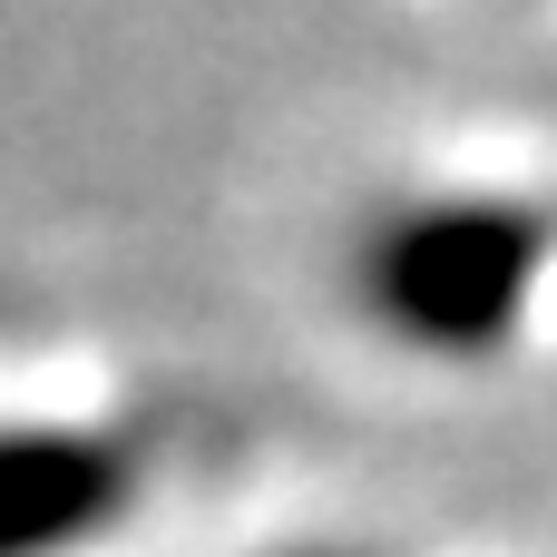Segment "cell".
<instances>
[{
	"instance_id": "obj_2",
	"label": "cell",
	"mask_w": 557,
	"mask_h": 557,
	"mask_svg": "<svg viewBox=\"0 0 557 557\" xmlns=\"http://www.w3.org/2000/svg\"><path fill=\"white\" fill-rule=\"evenodd\" d=\"M147 490L137 431L0 421V557H78Z\"/></svg>"
},
{
	"instance_id": "obj_1",
	"label": "cell",
	"mask_w": 557,
	"mask_h": 557,
	"mask_svg": "<svg viewBox=\"0 0 557 557\" xmlns=\"http://www.w3.org/2000/svg\"><path fill=\"white\" fill-rule=\"evenodd\" d=\"M557 264V215L529 196H401L352 245L362 313L441 362L499 352Z\"/></svg>"
},
{
	"instance_id": "obj_3",
	"label": "cell",
	"mask_w": 557,
	"mask_h": 557,
	"mask_svg": "<svg viewBox=\"0 0 557 557\" xmlns=\"http://www.w3.org/2000/svg\"><path fill=\"white\" fill-rule=\"evenodd\" d=\"M294 557H352V548H294Z\"/></svg>"
}]
</instances>
